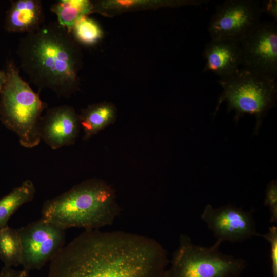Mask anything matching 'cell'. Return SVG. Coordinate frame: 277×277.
Returning a JSON list of instances; mask_svg holds the SVG:
<instances>
[{
    "mask_svg": "<svg viewBox=\"0 0 277 277\" xmlns=\"http://www.w3.org/2000/svg\"><path fill=\"white\" fill-rule=\"evenodd\" d=\"M167 253L155 239L87 230L50 261L48 277H166Z\"/></svg>",
    "mask_w": 277,
    "mask_h": 277,
    "instance_id": "obj_1",
    "label": "cell"
},
{
    "mask_svg": "<svg viewBox=\"0 0 277 277\" xmlns=\"http://www.w3.org/2000/svg\"><path fill=\"white\" fill-rule=\"evenodd\" d=\"M19 67L39 90L68 98L77 89L80 53L67 29L56 22L43 24L19 41Z\"/></svg>",
    "mask_w": 277,
    "mask_h": 277,
    "instance_id": "obj_2",
    "label": "cell"
},
{
    "mask_svg": "<svg viewBox=\"0 0 277 277\" xmlns=\"http://www.w3.org/2000/svg\"><path fill=\"white\" fill-rule=\"evenodd\" d=\"M120 212L115 193L104 181L90 179L47 200L42 217L63 229H97L113 223Z\"/></svg>",
    "mask_w": 277,
    "mask_h": 277,
    "instance_id": "obj_3",
    "label": "cell"
},
{
    "mask_svg": "<svg viewBox=\"0 0 277 277\" xmlns=\"http://www.w3.org/2000/svg\"><path fill=\"white\" fill-rule=\"evenodd\" d=\"M5 71L6 82L0 92V120L17 135L23 147L33 148L41 141L39 123L46 104L22 78L13 60H7Z\"/></svg>",
    "mask_w": 277,
    "mask_h": 277,
    "instance_id": "obj_4",
    "label": "cell"
},
{
    "mask_svg": "<svg viewBox=\"0 0 277 277\" xmlns=\"http://www.w3.org/2000/svg\"><path fill=\"white\" fill-rule=\"evenodd\" d=\"M276 80L243 67L228 77L219 79L218 83L223 91L214 116L221 104L226 102L228 111L235 112L236 121L245 114L255 117L256 133L269 110L275 105Z\"/></svg>",
    "mask_w": 277,
    "mask_h": 277,
    "instance_id": "obj_5",
    "label": "cell"
},
{
    "mask_svg": "<svg viewBox=\"0 0 277 277\" xmlns=\"http://www.w3.org/2000/svg\"><path fill=\"white\" fill-rule=\"evenodd\" d=\"M221 244L216 241L211 246H202L181 234L166 277H239L246 261L221 252Z\"/></svg>",
    "mask_w": 277,
    "mask_h": 277,
    "instance_id": "obj_6",
    "label": "cell"
},
{
    "mask_svg": "<svg viewBox=\"0 0 277 277\" xmlns=\"http://www.w3.org/2000/svg\"><path fill=\"white\" fill-rule=\"evenodd\" d=\"M261 2L226 0L216 7L208 31L212 40L240 42L261 23Z\"/></svg>",
    "mask_w": 277,
    "mask_h": 277,
    "instance_id": "obj_7",
    "label": "cell"
},
{
    "mask_svg": "<svg viewBox=\"0 0 277 277\" xmlns=\"http://www.w3.org/2000/svg\"><path fill=\"white\" fill-rule=\"evenodd\" d=\"M17 230L23 245L22 265L28 271L41 268L65 246V230L42 217Z\"/></svg>",
    "mask_w": 277,
    "mask_h": 277,
    "instance_id": "obj_8",
    "label": "cell"
},
{
    "mask_svg": "<svg viewBox=\"0 0 277 277\" xmlns=\"http://www.w3.org/2000/svg\"><path fill=\"white\" fill-rule=\"evenodd\" d=\"M243 68L275 79L277 77V25L274 21L261 22L240 42Z\"/></svg>",
    "mask_w": 277,
    "mask_h": 277,
    "instance_id": "obj_9",
    "label": "cell"
},
{
    "mask_svg": "<svg viewBox=\"0 0 277 277\" xmlns=\"http://www.w3.org/2000/svg\"><path fill=\"white\" fill-rule=\"evenodd\" d=\"M201 218L221 243L242 242L259 234L252 213L230 204L218 208L208 204Z\"/></svg>",
    "mask_w": 277,
    "mask_h": 277,
    "instance_id": "obj_10",
    "label": "cell"
},
{
    "mask_svg": "<svg viewBox=\"0 0 277 277\" xmlns=\"http://www.w3.org/2000/svg\"><path fill=\"white\" fill-rule=\"evenodd\" d=\"M78 115L72 107L62 105L48 109L39 123L41 140L52 149L73 144L80 130Z\"/></svg>",
    "mask_w": 277,
    "mask_h": 277,
    "instance_id": "obj_11",
    "label": "cell"
},
{
    "mask_svg": "<svg viewBox=\"0 0 277 277\" xmlns=\"http://www.w3.org/2000/svg\"><path fill=\"white\" fill-rule=\"evenodd\" d=\"M205 61L203 72H212L220 79L235 73L241 65L240 43L226 40H211L203 52Z\"/></svg>",
    "mask_w": 277,
    "mask_h": 277,
    "instance_id": "obj_12",
    "label": "cell"
},
{
    "mask_svg": "<svg viewBox=\"0 0 277 277\" xmlns=\"http://www.w3.org/2000/svg\"><path fill=\"white\" fill-rule=\"evenodd\" d=\"M44 21L41 1H12L6 12L4 28L9 33L28 34L37 30Z\"/></svg>",
    "mask_w": 277,
    "mask_h": 277,
    "instance_id": "obj_13",
    "label": "cell"
},
{
    "mask_svg": "<svg viewBox=\"0 0 277 277\" xmlns=\"http://www.w3.org/2000/svg\"><path fill=\"white\" fill-rule=\"evenodd\" d=\"M115 118L114 108L107 104H98L89 106L78 115L80 126L84 132L83 138L88 140L97 134Z\"/></svg>",
    "mask_w": 277,
    "mask_h": 277,
    "instance_id": "obj_14",
    "label": "cell"
},
{
    "mask_svg": "<svg viewBox=\"0 0 277 277\" xmlns=\"http://www.w3.org/2000/svg\"><path fill=\"white\" fill-rule=\"evenodd\" d=\"M35 192L34 184L27 180L0 199V230L8 226V221L21 206L33 199Z\"/></svg>",
    "mask_w": 277,
    "mask_h": 277,
    "instance_id": "obj_15",
    "label": "cell"
},
{
    "mask_svg": "<svg viewBox=\"0 0 277 277\" xmlns=\"http://www.w3.org/2000/svg\"><path fill=\"white\" fill-rule=\"evenodd\" d=\"M93 9L92 3L88 0H60L50 7V11L57 16V22L70 33L76 22L92 13Z\"/></svg>",
    "mask_w": 277,
    "mask_h": 277,
    "instance_id": "obj_16",
    "label": "cell"
},
{
    "mask_svg": "<svg viewBox=\"0 0 277 277\" xmlns=\"http://www.w3.org/2000/svg\"><path fill=\"white\" fill-rule=\"evenodd\" d=\"M0 260L7 267L22 265L23 245L17 229L7 226L0 230Z\"/></svg>",
    "mask_w": 277,
    "mask_h": 277,
    "instance_id": "obj_17",
    "label": "cell"
},
{
    "mask_svg": "<svg viewBox=\"0 0 277 277\" xmlns=\"http://www.w3.org/2000/svg\"><path fill=\"white\" fill-rule=\"evenodd\" d=\"M79 42L87 45L97 43L102 36V31L98 24L93 19L84 16L73 25L70 34Z\"/></svg>",
    "mask_w": 277,
    "mask_h": 277,
    "instance_id": "obj_18",
    "label": "cell"
},
{
    "mask_svg": "<svg viewBox=\"0 0 277 277\" xmlns=\"http://www.w3.org/2000/svg\"><path fill=\"white\" fill-rule=\"evenodd\" d=\"M264 205L268 207L270 212V222H277V182L270 181L266 189Z\"/></svg>",
    "mask_w": 277,
    "mask_h": 277,
    "instance_id": "obj_19",
    "label": "cell"
},
{
    "mask_svg": "<svg viewBox=\"0 0 277 277\" xmlns=\"http://www.w3.org/2000/svg\"><path fill=\"white\" fill-rule=\"evenodd\" d=\"M267 241L270 247V260L271 263V273L272 277H277V227L272 226L269 228L267 233L258 234Z\"/></svg>",
    "mask_w": 277,
    "mask_h": 277,
    "instance_id": "obj_20",
    "label": "cell"
},
{
    "mask_svg": "<svg viewBox=\"0 0 277 277\" xmlns=\"http://www.w3.org/2000/svg\"><path fill=\"white\" fill-rule=\"evenodd\" d=\"M262 13L266 14L273 18L274 22L277 20V1L264 0L261 3Z\"/></svg>",
    "mask_w": 277,
    "mask_h": 277,
    "instance_id": "obj_21",
    "label": "cell"
},
{
    "mask_svg": "<svg viewBox=\"0 0 277 277\" xmlns=\"http://www.w3.org/2000/svg\"><path fill=\"white\" fill-rule=\"evenodd\" d=\"M29 271L23 269L16 270L11 267L4 266L0 272V277H28Z\"/></svg>",
    "mask_w": 277,
    "mask_h": 277,
    "instance_id": "obj_22",
    "label": "cell"
},
{
    "mask_svg": "<svg viewBox=\"0 0 277 277\" xmlns=\"http://www.w3.org/2000/svg\"><path fill=\"white\" fill-rule=\"evenodd\" d=\"M146 3V1L135 0H118L110 2L103 3V7L114 6L117 7H127Z\"/></svg>",
    "mask_w": 277,
    "mask_h": 277,
    "instance_id": "obj_23",
    "label": "cell"
},
{
    "mask_svg": "<svg viewBox=\"0 0 277 277\" xmlns=\"http://www.w3.org/2000/svg\"><path fill=\"white\" fill-rule=\"evenodd\" d=\"M6 74L5 71L0 70V92L6 82Z\"/></svg>",
    "mask_w": 277,
    "mask_h": 277,
    "instance_id": "obj_24",
    "label": "cell"
}]
</instances>
